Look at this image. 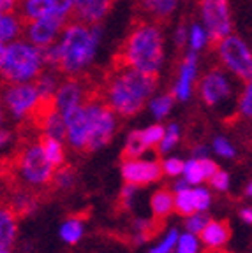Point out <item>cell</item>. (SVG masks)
Instances as JSON below:
<instances>
[{
	"mask_svg": "<svg viewBox=\"0 0 252 253\" xmlns=\"http://www.w3.org/2000/svg\"><path fill=\"white\" fill-rule=\"evenodd\" d=\"M208 181L210 186L213 190H217V192H228L231 188V176H229V172H226L222 169H217V172L213 174Z\"/></svg>",
	"mask_w": 252,
	"mask_h": 253,
	"instance_id": "obj_43",
	"label": "cell"
},
{
	"mask_svg": "<svg viewBox=\"0 0 252 253\" xmlns=\"http://www.w3.org/2000/svg\"><path fill=\"white\" fill-rule=\"evenodd\" d=\"M115 0H74L72 20L88 25H101L113 9Z\"/></svg>",
	"mask_w": 252,
	"mask_h": 253,
	"instance_id": "obj_17",
	"label": "cell"
},
{
	"mask_svg": "<svg viewBox=\"0 0 252 253\" xmlns=\"http://www.w3.org/2000/svg\"><path fill=\"white\" fill-rule=\"evenodd\" d=\"M164 130L166 126L161 125V123H152V125L145 126V128H141V137L143 141H145L146 148L148 150H152V148H157L159 144H161L162 141V135H164Z\"/></svg>",
	"mask_w": 252,
	"mask_h": 253,
	"instance_id": "obj_37",
	"label": "cell"
},
{
	"mask_svg": "<svg viewBox=\"0 0 252 253\" xmlns=\"http://www.w3.org/2000/svg\"><path fill=\"white\" fill-rule=\"evenodd\" d=\"M150 210L152 214L157 220H164L175 211V194L173 190L161 188L154 192V195L150 197Z\"/></svg>",
	"mask_w": 252,
	"mask_h": 253,
	"instance_id": "obj_23",
	"label": "cell"
},
{
	"mask_svg": "<svg viewBox=\"0 0 252 253\" xmlns=\"http://www.w3.org/2000/svg\"><path fill=\"white\" fill-rule=\"evenodd\" d=\"M11 208L18 214H32L37 210V201L28 192H16L11 201Z\"/></svg>",
	"mask_w": 252,
	"mask_h": 253,
	"instance_id": "obj_32",
	"label": "cell"
},
{
	"mask_svg": "<svg viewBox=\"0 0 252 253\" xmlns=\"http://www.w3.org/2000/svg\"><path fill=\"white\" fill-rule=\"evenodd\" d=\"M219 166L213 162L212 158H192L190 157L189 160H186L184 164V172H182V178L186 179L189 185L197 186L203 185L205 181H208L213 174L217 172Z\"/></svg>",
	"mask_w": 252,
	"mask_h": 253,
	"instance_id": "obj_18",
	"label": "cell"
},
{
	"mask_svg": "<svg viewBox=\"0 0 252 253\" xmlns=\"http://www.w3.org/2000/svg\"><path fill=\"white\" fill-rule=\"evenodd\" d=\"M157 227L154 220H145V218H139V220L134 221L132 225V241L136 245H143V243H148L154 229Z\"/></svg>",
	"mask_w": 252,
	"mask_h": 253,
	"instance_id": "obj_34",
	"label": "cell"
},
{
	"mask_svg": "<svg viewBox=\"0 0 252 253\" xmlns=\"http://www.w3.org/2000/svg\"><path fill=\"white\" fill-rule=\"evenodd\" d=\"M59 236L65 245H78L85 236V221L78 216H71L59 229Z\"/></svg>",
	"mask_w": 252,
	"mask_h": 253,
	"instance_id": "obj_25",
	"label": "cell"
},
{
	"mask_svg": "<svg viewBox=\"0 0 252 253\" xmlns=\"http://www.w3.org/2000/svg\"><path fill=\"white\" fill-rule=\"evenodd\" d=\"M88 99H90V95H88V88L85 86V83L79 78L69 76L67 79H62V83H60L52 102L55 109H59L63 115L67 111L85 104Z\"/></svg>",
	"mask_w": 252,
	"mask_h": 253,
	"instance_id": "obj_15",
	"label": "cell"
},
{
	"mask_svg": "<svg viewBox=\"0 0 252 253\" xmlns=\"http://www.w3.org/2000/svg\"><path fill=\"white\" fill-rule=\"evenodd\" d=\"M187 41H189V27L186 23H180L173 34V42L177 47H184L187 44Z\"/></svg>",
	"mask_w": 252,
	"mask_h": 253,
	"instance_id": "obj_45",
	"label": "cell"
},
{
	"mask_svg": "<svg viewBox=\"0 0 252 253\" xmlns=\"http://www.w3.org/2000/svg\"><path fill=\"white\" fill-rule=\"evenodd\" d=\"M180 137H182V130H180V125L178 123H170V125L166 126L164 130V135H162V141L161 144L157 146L159 153L161 155H170L171 151L177 148V144L180 142Z\"/></svg>",
	"mask_w": 252,
	"mask_h": 253,
	"instance_id": "obj_31",
	"label": "cell"
},
{
	"mask_svg": "<svg viewBox=\"0 0 252 253\" xmlns=\"http://www.w3.org/2000/svg\"><path fill=\"white\" fill-rule=\"evenodd\" d=\"M238 214H240V220L244 221L245 225H252V206L242 208V210L238 211Z\"/></svg>",
	"mask_w": 252,
	"mask_h": 253,
	"instance_id": "obj_49",
	"label": "cell"
},
{
	"mask_svg": "<svg viewBox=\"0 0 252 253\" xmlns=\"http://www.w3.org/2000/svg\"><path fill=\"white\" fill-rule=\"evenodd\" d=\"M157 84V76L115 63L113 71L104 79L101 99L119 116L132 118L143 107L148 106Z\"/></svg>",
	"mask_w": 252,
	"mask_h": 253,
	"instance_id": "obj_1",
	"label": "cell"
},
{
	"mask_svg": "<svg viewBox=\"0 0 252 253\" xmlns=\"http://www.w3.org/2000/svg\"><path fill=\"white\" fill-rule=\"evenodd\" d=\"M74 11V0H20L18 12L25 21L36 18H63L71 20Z\"/></svg>",
	"mask_w": 252,
	"mask_h": 253,
	"instance_id": "obj_12",
	"label": "cell"
},
{
	"mask_svg": "<svg viewBox=\"0 0 252 253\" xmlns=\"http://www.w3.org/2000/svg\"><path fill=\"white\" fill-rule=\"evenodd\" d=\"M12 141V134L11 130H7V128H0V150H4V148H7L9 144H11Z\"/></svg>",
	"mask_w": 252,
	"mask_h": 253,
	"instance_id": "obj_48",
	"label": "cell"
},
{
	"mask_svg": "<svg viewBox=\"0 0 252 253\" xmlns=\"http://www.w3.org/2000/svg\"><path fill=\"white\" fill-rule=\"evenodd\" d=\"M25 20L18 11L0 12V42L9 44L23 37Z\"/></svg>",
	"mask_w": 252,
	"mask_h": 253,
	"instance_id": "obj_22",
	"label": "cell"
},
{
	"mask_svg": "<svg viewBox=\"0 0 252 253\" xmlns=\"http://www.w3.org/2000/svg\"><path fill=\"white\" fill-rule=\"evenodd\" d=\"M53 185L57 186L59 190H71L72 186L76 185V172L72 167L69 166H60L57 167L55 174H53Z\"/></svg>",
	"mask_w": 252,
	"mask_h": 253,
	"instance_id": "obj_36",
	"label": "cell"
},
{
	"mask_svg": "<svg viewBox=\"0 0 252 253\" xmlns=\"http://www.w3.org/2000/svg\"><path fill=\"white\" fill-rule=\"evenodd\" d=\"M4 118H5V107L2 104V99H0V128L4 126Z\"/></svg>",
	"mask_w": 252,
	"mask_h": 253,
	"instance_id": "obj_50",
	"label": "cell"
},
{
	"mask_svg": "<svg viewBox=\"0 0 252 253\" xmlns=\"http://www.w3.org/2000/svg\"><path fill=\"white\" fill-rule=\"evenodd\" d=\"M201 252V239L197 234L192 232H180L178 236L175 253H199Z\"/></svg>",
	"mask_w": 252,
	"mask_h": 253,
	"instance_id": "obj_35",
	"label": "cell"
},
{
	"mask_svg": "<svg viewBox=\"0 0 252 253\" xmlns=\"http://www.w3.org/2000/svg\"><path fill=\"white\" fill-rule=\"evenodd\" d=\"M194 192V204H196V211H208L212 206V192L206 186H192Z\"/></svg>",
	"mask_w": 252,
	"mask_h": 253,
	"instance_id": "obj_42",
	"label": "cell"
},
{
	"mask_svg": "<svg viewBox=\"0 0 252 253\" xmlns=\"http://www.w3.org/2000/svg\"><path fill=\"white\" fill-rule=\"evenodd\" d=\"M164 34L157 21L139 20L129 30L115 63L159 76L164 65Z\"/></svg>",
	"mask_w": 252,
	"mask_h": 253,
	"instance_id": "obj_3",
	"label": "cell"
},
{
	"mask_svg": "<svg viewBox=\"0 0 252 253\" xmlns=\"http://www.w3.org/2000/svg\"><path fill=\"white\" fill-rule=\"evenodd\" d=\"M208 221H210V218L206 216L205 211H194V213H190L186 216L184 227H186L187 232H192V234H197V236H199L201 230L205 229Z\"/></svg>",
	"mask_w": 252,
	"mask_h": 253,
	"instance_id": "obj_40",
	"label": "cell"
},
{
	"mask_svg": "<svg viewBox=\"0 0 252 253\" xmlns=\"http://www.w3.org/2000/svg\"><path fill=\"white\" fill-rule=\"evenodd\" d=\"M103 41V27L69 20L55 42L57 71L65 76L85 74L92 67Z\"/></svg>",
	"mask_w": 252,
	"mask_h": 253,
	"instance_id": "obj_2",
	"label": "cell"
},
{
	"mask_svg": "<svg viewBox=\"0 0 252 253\" xmlns=\"http://www.w3.org/2000/svg\"><path fill=\"white\" fill-rule=\"evenodd\" d=\"M178 236H180V232H178L175 227L168 229L161 237H159L157 241H155V245L150 248L148 253H175V246H177Z\"/></svg>",
	"mask_w": 252,
	"mask_h": 253,
	"instance_id": "obj_33",
	"label": "cell"
},
{
	"mask_svg": "<svg viewBox=\"0 0 252 253\" xmlns=\"http://www.w3.org/2000/svg\"><path fill=\"white\" fill-rule=\"evenodd\" d=\"M0 253H11V250H7V248H0Z\"/></svg>",
	"mask_w": 252,
	"mask_h": 253,
	"instance_id": "obj_53",
	"label": "cell"
},
{
	"mask_svg": "<svg viewBox=\"0 0 252 253\" xmlns=\"http://www.w3.org/2000/svg\"><path fill=\"white\" fill-rule=\"evenodd\" d=\"M139 194V186L138 185H132V183H126L120 192V202L126 210H132L134 202H136V197Z\"/></svg>",
	"mask_w": 252,
	"mask_h": 253,
	"instance_id": "obj_44",
	"label": "cell"
},
{
	"mask_svg": "<svg viewBox=\"0 0 252 253\" xmlns=\"http://www.w3.org/2000/svg\"><path fill=\"white\" fill-rule=\"evenodd\" d=\"M65 120V142L76 151H87L88 148V111L87 104L63 113Z\"/></svg>",
	"mask_w": 252,
	"mask_h": 253,
	"instance_id": "obj_14",
	"label": "cell"
},
{
	"mask_svg": "<svg viewBox=\"0 0 252 253\" xmlns=\"http://www.w3.org/2000/svg\"><path fill=\"white\" fill-rule=\"evenodd\" d=\"M199 99L208 107H217L231 95V83L226 76L224 67H212L201 76L197 83Z\"/></svg>",
	"mask_w": 252,
	"mask_h": 253,
	"instance_id": "obj_10",
	"label": "cell"
},
{
	"mask_svg": "<svg viewBox=\"0 0 252 253\" xmlns=\"http://www.w3.org/2000/svg\"><path fill=\"white\" fill-rule=\"evenodd\" d=\"M212 150H213V153H215L217 157L228 158V160H231V158L237 157V148H235V144H233L229 139L222 137V135H219V137H213Z\"/></svg>",
	"mask_w": 252,
	"mask_h": 253,
	"instance_id": "obj_39",
	"label": "cell"
},
{
	"mask_svg": "<svg viewBox=\"0 0 252 253\" xmlns=\"http://www.w3.org/2000/svg\"><path fill=\"white\" fill-rule=\"evenodd\" d=\"M14 169L20 181L30 188H41L53 181L57 167L48 160L43 142H27L14 158Z\"/></svg>",
	"mask_w": 252,
	"mask_h": 253,
	"instance_id": "obj_5",
	"label": "cell"
},
{
	"mask_svg": "<svg viewBox=\"0 0 252 253\" xmlns=\"http://www.w3.org/2000/svg\"><path fill=\"white\" fill-rule=\"evenodd\" d=\"M122 178L126 183H132V185L145 186L157 183L159 179L164 176L162 172L161 162L157 160H148V158H126L120 167Z\"/></svg>",
	"mask_w": 252,
	"mask_h": 253,
	"instance_id": "obj_13",
	"label": "cell"
},
{
	"mask_svg": "<svg viewBox=\"0 0 252 253\" xmlns=\"http://www.w3.org/2000/svg\"><path fill=\"white\" fill-rule=\"evenodd\" d=\"M175 194V211L182 216L194 213L196 211V204H194V192L192 186H186V188L173 192Z\"/></svg>",
	"mask_w": 252,
	"mask_h": 253,
	"instance_id": "obj_28",
	"label": "cell"
},
{
	"mask_svg": "<svg viewBox=\"0 0 252 253\" xmlns=\"http://www.w3.org/2000/svg\"><path fill=\"white\" fill-rule=\"evenodd\" d=\"M59 72L60 71H57V69L46 67L43 72H41L39 78L34 81L44 102H52L53 97H55V93H57V90H59L60 83H62V79H60Z\"/></svg>",
	"mask_w": 252,
	"mask_h": 253,
	"instance_id": "obj_24",
	"label": "cell"
},
{
	"mask_svg": "<svg viewBox=\"0 0 252 253\" xmlns=\"http://www.w3.org/2000/svg\"><path fill=\"white\" fill-rule=\"evenodd\" d=\"M18 237V213L12 208L0 206V248L11 250Z\"/></svg>",
	"mask_w": 252,
	"mask_h": 253,
	"instance_id": "obj_21",
	"label": "cell"
},
{
	"mask_svg": "<svg viewBox=\"0 0 252 253\" xmlns=\"http://www.w3.org/2000/svg\"><path fill=\"white\" fill-rule=\"evenodd\" d=\"M67 21L63 18H36V20H27L23 28V37L30 41L32 44H36L37 47H48L55 44L59 37L62 36L63 28H65Z\"/></svg>",
	"mask_w": 252,
	"mask_h": 253,
	"instance_id": "obj_11",
	"label": "cell"
},
{
	"mask_svg": "<svg viewBox=\"0 0 252 253\" xmlns=\"http://www.w3.org/2000/svg\"><path fill=\"white\" fill-rule=\"evenodd\" d=\"M184 164H186V160H182L180 157L166 155V158L161 162L162 172L168 178H180L182 172H184Z\"/></svg>",
	"mask_w": 252,
	"mask_h": 253,
	"instance_id": "obj_41",
	"label": "cell"
},
{
	"mask_svg": "<svg viewBox=\"0 0 252 253\" xmlns=\"http://www.w3.org/2000/svg\"><path fill=\"white\" fill-rule=\"evenodd\" d=\"M43 150L46 153L48 160L53 164L55 167H60L65 164V148H63V142L60 139H53V137H43Z\"/></svg>",
	"mask_w": 252,
	"mask_h": 253,
	"instance_id": "obj_27",
	"label": "cell"
},
{
	"mask_svg": "<svg viewBox=\"0 0 252 253\" xmlns=\"http://www.w3.org/2000/svg\"><path fill=\"white\" fill-rule=\"evenodd\" d=\"M187 44H189L190 51H203L210 42V36L208 32H206V28L203 27V23H192L189 27V41H187Z\"/></svg>",
	"mask_w": 252,
	"mask_h": 253,
	"instance_id": "obj_29",
	"label": "cell"
},
{
	"mask_svg": "<svg viewBox=\"0 0 252 253\" xmlns=\"http://www.w3.org/2000/svg\"><path fill=\"white\" fill-rule=\"evenodd\" d=\"M20 0H0V12H9V11H18Z\"/></svg>",
	"mask_w": 252,
	"mask_h": 253,
	"instance_id": "obj_47",
	"label": "cell"
},
{
	"mask_svg": "<svg viewBox=\"0 0 252 253\" xmlns=\"http://www.w3.org/2000/svg\"><path fill=\"white\" fill-rule=\"evenodd\" d=\"M197 11L201 23L208 32L212 46L233 32L229 0H197Z\"/></svg>",
	"mask_w": 252,
	"mask_h": 253,
	"instance_id": "obj_9",
	"label": "cell"
},
{
	"mask_svg": "<svg viewBox=\"0 0 252 253\" xmlns=\"http://www.w3.org/2000/svg\"><path fill=\"white\" fill-rule=\"evenodd\" d=\"M88 111V148L87 151H99L110 144L113 139L117 126H119V115L104 102L101 97H90L87 100Z\"/></svg>",
	"mask_w": 252,
	"mask_h": 253,
	"instance_id": "obj_6",
	"label": "cell"
},
{
	"mask_svg": "<svg viewBox=\"0 0 252 253\" xmlns=\"http://www.w3.org/2000/svg\"><path fill=\"white\" fill-rule=\"evenodd\" d=\"M199 239L201 245L206 246V248L219 250L222 246H226V243L229 241V227L226 225L224 221L210 220L205 229L201 230Z\"/></svg>",
	"mask_w": 252,
	"mask_h": 253,
	"instance_id": "obj_20",
	"label": "cell"
},
{
	"mask_svg": "<svg viewBox=\"0 0 252 253\" xmlns=\"http://www.w3.org/2000/svg\"><path fill=\"white\" fill-rule=\"evenodd\" d=\"M4 55H5V44L0 42V67H2V62H4Z\"/></svg>",
	"mask_w": 252,
	"mask_h": 253,
	"instance_id": "obj_52",
	"label": "cell"
},
{
	"mask_svg": "<svg viewBox=\"0 0 252 253\" xmlns=\"http://www.w3.org/2000/svg\"><path fill=\"white\" fill-rule=\"evenodd\" d=\"M219 62L228 72L235 74L242 81L252 79V51L242 37L229 34L215 44Z\"/></svg>",
	"mask_w": 252,
	"mask_h": 253,
	"instance_id": "obj_8",
	"label": "cell"
},
{
	"mask_svg": "<svg viewBox=\"0 0 252 253\" xmlns=\"http://www.w3.org/2000/svg\"><path fill=\"white\" fill-rule=\"evenodd\" d=\"M238 115L252 122V79L245 81V86L238 97Z\"/></svg>",
	"mask_w": 252,
	"mask_h": 253,
	"instance_id": "obj_38",
	"label": "cell"
},
{
	"mask_svg": "<svg viewBox=\"0 0 252 253\" xmlns=\"http://www.w3.org/2000/svg\"><path fill=\"white\" fill-rule=\"evenodd\" d=\"M244 194H245V197L252 199V179L247 181V185H245V188H244Z\"/></svg>",
	"mask_w": 252,
	"mask_h": 253,
	"instance_id": "obj_51",
	"label": "cell"
},
{
	"mask_svg": "<svg viewBox=\"0 0 252 253\" xmlns=\"http://www.w3.org/2000/svg\"><path fill=\"white\" fill-rule=\"evenodd\" d=\"M0 99L5 113L16 122L34 118L44 102L36 83H5Z\"/></svg>",
	"mask_w": 252,
	"mask_h": 253,
	"instance_id": "obj_7",
	"label": "cell"
},
{
	"mask_svg": "<svg viewBox=\"0 0 252 253\" xmlns=\"http://www.w3.org/2000/svg\"><path fill=\"white\" fill-rule=\"evenodd\" d=\"M178 4L180 0H139V11L146 20L161 23L175 14Z\"/></svg>",
	"mask_w": 252,
	"mask_h": 253,
	"instance_id": "obj_19",
	"label": "cell"
},
{
	"mask_svg": "<svg viewBox=\"0 0 252 253\" xmlns=\"http://www.w3.org/2000/svg\"><path fill=\"white\" fill-rule=\"evenodd\" d=\"M148 151L145 141L141 137V132L139 130H132L129 132L126 139V144H124V157L126 158H139Z\"/></svg>",
	"mask_w": 252,
	"mask_h": 253,
	"instance_id": "obj_30",
	"label": "cell"
},
{
	"mask_svg": "<svg viewBox=\"0 0 252 253\" xmlns=\"http://www.w3.org/2000/svg\"><path fill=\"white\" fill-rule=\"evenodd\" d=\"M46 69L43 49L25 37L5 44L0 78L4 83H34Z\"/></svg>",
	"mask_w": 252,
	"mask_h": 253,
	"instance_id": "obj_4",
	"label": "cell"
},
{
	"mask_svg": "<svg viewBox=\"0 0 252 253\" xmlns=\"http://www.w3.org/2000/svg\"><path fill=\"white\" fill-rule=\"evenodd\" d=\"M197 81V53L189 51L184 58H182L180 65H178L177 78H175L171 93L175 95V99L178 102H189L192 97L194 84Z\"/></svg>",
	"mask_w": 252,
	"mask_h": 253,
	"instance_id": "obj_16",
	"label": "cell"
},
{
	"mask_svg": "<svg viewBox=\"0 0 252 253\" xmlns=\"http://www.w3.org/2000/svg\"><path fill=\"white\" fill-rule=\"evenodd\" d=\"M190 157L192 158H206L210 157V150L206 144H194L192 151H190Z\"/></svg>",
	"mask_w": 252,
	"mask_h": 253,
	"instance_id": "obj_46",
	"label": "cell"
},
{
	"mask_svg": "<svg viewBox=\"0 0 252 253\" xmlns=\"http://www.w3.org/2000/svg\"><path fill=\"white\" fill-rule=\"evenodd\" d=\"M177 102L173 93H159V95H154L152 99L148 100V111L150 115L154 116L157 122L161 120L168 118L170 113L173 111V106Z\"/></svg>",
	"mask_w": 252,
	"mask_h": 253,
	"instance_id": "obj_26",
	"label": "cell"
}]
</instances>
